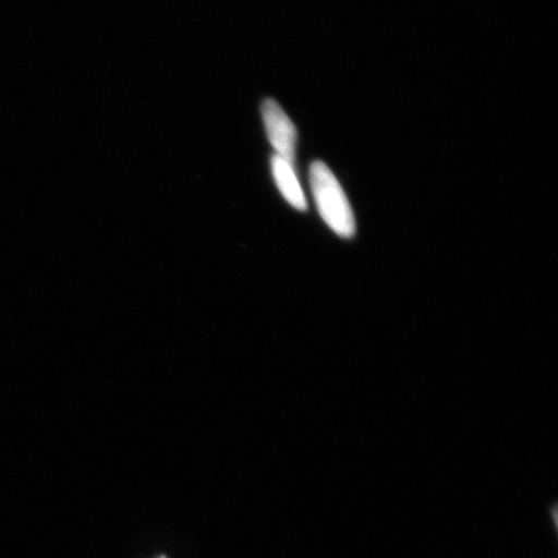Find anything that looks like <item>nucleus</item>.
I'll return each mask as SVG.
<instances>
[{"mask_svg": "<svg viewBox=\"0 0 558 558\" xmlns=\"http://www.w3.org/2000/svg\"><path fill=\"white\" fill-rule=\"evenodd\" d=\"M310 181L314 202L327 227L343 239L355 234V219L343 186L333 172L320 160L311 165Z\"/></svg>", "mask_w": 558, "mask_h": 558, "instance_id": "f257e3e1", "label": "nucleus"}, {"mask_svg": "<svg viewBox=\"0 0 558 558\" xmlns=\"http://www.w3.org/2000/svg\"><path fill=\"white\" fill-rule=\"evenodd\" d=\"M262 114L268 138L278 157L294 165L298 132L294 123L277 101L267 99L262 105Z\"/></svg>", "mask_w": 558, "mask_h": 558, "instance_id": "f03ea898", "label": "nucleus"}, {"mask_svg": "<svg viewBox=\"0 0 558 558\" xmlns=\"http://www.w3.org/2000/svg\"><path fill=\"white\" fill-rule=\"evenodd\" d=\"M271 171H274L276 184L284 199L292 207L299 209V211H306L308 204H306L303 187L299 183L294 165L281 157L275 156L271 158Z\"/></svg>", "mask_w": 558, "mask_h": 558, "instance_id": "7ed1b4c3", "label": "nucleus"}]
</instances>
